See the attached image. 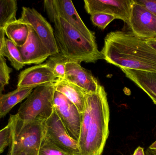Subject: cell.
Instances as JSON below:
<instances>
[{
  "label": "cell",
  "mask_w": 156,
  "mask_h": 155,
  "mask_svg": "<svg viewBox=\"0 0 156 155\" xmlns=\"http://www.w3.org/2000/svg\"><path fill=\"white\" fill-rule=\"evenodd\" d=\"M133 155H145V154L144 151V148L138 147L134 153Z\"/></svg>",
  "instance_id": "f546056e"
},
{
  "label": "cell",
  "mask_w": 156,
  "mask_h": 155,
  "mask_svg": "<svg viewBox=\"0 0 156 155\" xmlns=\"http://www.w3.org/2000/svg\"><path fill=\"white\" fill-rule=\"evenodd\" d=\"M5 85L0 82V94H2L3 91H4Z\"/></svg>",
  "instance_id": "4dcf8cb0"
},
{
  "label": "cell",
  "mask_w": 156,
  "mask_h": 155,
  "mask_svg": "<svg viewBox=\"0 0 156 155\" xmlns=\"http://www.w3.org/2000/svg\"><path fill=\"white\" fill-rule=\"evenodd\" d=\"M4 28H0V57H3L2 56L3 51L5 44V37Z\"/></svg>",
  "instance_id": "4316f807"
},
{
  "label": "cell",
  "mask_w": 156,
  "mask_h": 155,
  "mask_svg": "<svg viewBox=\"0 0 156 155\" xmlns=\"http://www.w3.org/2000/svg\"><path fill=\"white\" fill-rule=\"evenodd\" d=\"M29 35L25 43L18 47L25 65L41 64L51 56L47 48L34 29L28 25Z\"/></svg>",
  "instance_id": "5bb4252c"
},
{
  "label": "cell",
  "mask_w": 156,
  "mask_h": 155,
  "mask_svg": "<svg viewBox=\"0 0 156 155\" xmlns=\"http://www.w3.org/2000/svg\"><path fill=\"white\" fill-rule=\"evenodd\" d=\"M5 35L18 47L23 46L27 41L29 33V26L21 20H15L4 27Z\"/></svg>",
  "instance_id": "ac0fdd59"
},
{
  "label": "cell",
  "mask_w": 156,
  "mask_h": 155,
  "mask_svg": "<svg viewBox=\"0 0 156 155\" xmlns=\"http://www.w3.org/2000/svg\"><path fill=\"white\" fill-rule=\"evenodd\" d=\"M19 20L32 27L52 56L59 54L54 30L46 19L34 8L23 7Z\"/></svg>",
  "instance_id": "8992f818"
},
{
  "label": "cell",
  "mask_w": 156,
  "mask_h": 155,
  "mask_svg": "<svg viewBox=\"0 0 156 155\" xmlns=\"http://www.w3.org/2000/svg\"><path fill=\"white\" fill-rule=\"evenodd\" d=\"M148 150L151 154L156 155V141L149 147Z\"/></svg>",
  "instance_id": "f1b7e54d"
},
{
  "label": "cell",
  "mask_w": 156,
  "mask_h": 155,
  "mask_svg": "<svg viewBox=\"0 0 156 155\" xmlns=\"http://www.w3.org/2000/svg\"><path fill=\"white\" fill-rule=\"evenodd\" d=\"M45 9L48 15H55L63 18L89 40L95 41L94 33L89 30L82 20L70 0H45Z\"/></svg>",
  "instance_id": "52a82bcc"
},
{
  "label": "cell",
  "mask_w": 156,
  "mask_h": 155,
  "mask_svg": "<svg viewBox=\"0 0 156 155\" xmlns=\"http://www.w3.org/2000/svg\"><path fill=\"white\" fill-rule=\"evenodd\" d=\"M115 19L116 18L112 15L101 12L94 14L90 17L93 24L103 30Z\"/></svg>",
  "instance_id": "603a6c76"
},
{
  "label": "cell",
  "mask_w": 156,
  "mask_h": 155,
  "mask_svg": "<svg viewBox=\"0 0 156 155\" xmlns=\"http://www.w3.org/2000/svg\"><path fill=\"white\" fill-rule=\"evenodd\" d=\"M34 88H16L6 94H0V119L5 117L12 108L27 98Z\"/></svg>",
  "instance_id": "e0dca14e"
},
{
  "label": "cell",
  "mask_w": 156,
  "mask_h": 155,
  "mask_svg": "<svg viewBox=\"0 0 156 155\" xmlns=\"http://www.w3.org/2000/svg\"><path fill=\"white\" fill-rule=\"evenodd\" d=\"M134 0H84V8L88 13L112 15L128 24Z\"/></svg>",
  "instance_id": "8fae6325"
},
{
  "label": "cell",
  "mask_w": 156,
  "mask_h": 155,
  "mask_svg": "<svg viewBox=\"0 0 156 155\" xmlns=\"http://www.w3.org/2000/svg\"><path fill=\"white\" fill-rule=\"evenodd\" d=\"M85 94L78 141L80 155H101L109 133L110 108L107 93L100 85L96 92Z\"/></svg>",
  "instance_id": "7a4b0ae2"
},
{
  "label": "cell",
  "mask_w": 156,
  "mask_h": 155,
  "mask_svg": "<svg viewBox=\"0 0 156 155\" xmlns=\"http://www.w3.org/2000/svg\"><path fill=\"white\" fill-rule=\"evenodd\" d=\"M45 137L70 155H80L78 142L69 136L56 113L44 122Z\"/></svg>",
  "instance_id": "9c48e42d"
},
{
  "label": "cell",
  "mask_w": 156,
  "mask_h": 155,
  "mask_svg": "<svg viewBox=\"0 0 156 155\" xmlns=\"http://www.w3.org/2000/svg\"><path fill=\"white\" fill-rule=\"evenodd\" d=\"M51 66L47 62L27 68L18 75L17 88H35L54 84L58 80Z\"/></svg>",
  "instance_id": "7c38bea8"
},
{
  "label": "cell",
  "mask_w": 156,
  "mask_h": 155,
  "mask_svg": "<svg viewBox=\"0 0 156 155\" xmlns=\"http://www.w3.org/2000/svg\"><path fill=\"white\" fill-rule=\"evenodd\" d=\"M65 80L76 86L86 93H95L100 85L90 72L81 66L80 62L74 61L66 63Z\"/></svg>",
  "instance_id": "4fadbf2b"
},
{
  "label": "cell",
  "mask_w": 156,
  "mask_h": 155,
  "mask_svg": "<svg viewBox=\"0 0 156 155\" xmlns=\"http://www.w3.org/2000/svg\"><path fill=\"white\" fill-rule=\"evenodd\" d=\"M54 84L37 86L22 104L16 115L23 122L45 121L55 109Z\"/></svg>",
  "instance_id": "5b68a950"
},
{
  "label": "cell",
  "mask_w": 156,
  "mask_h": 155,
  "mask_svg": "<svg viewBox=\"0 0 156 155\" xmlns=\"http://www.w3.org/2000/svg\"><path fill=\"white\" fill-rule=\"evenodd\" d=\"M128 24L132 32L139 37H156V15L135 0Z\"/></svg>",
  "instance_id": "30bf717a"
},
{
  "label": "cell",
  "mask_w": 156,
  "mask_h": 155,
  "mask_svg": "<svg viewBox=\"0 0 156 155\" xmlns=\"http://www.w3.org/2000/svg\"><path fill=\"white\" fill-rule=\"evenodd\" d=\"M126 77L147 94L156 105V72L121 68Z\"/></svg>",
  "instance_id": "9a60e30c"
},
{
  "label": "cell",
  "mask_w": 156,
  "mask_h": 155,
  "mask_svg": "<svg viewBox=\"0 0 156 155\" xmlns=\"http://www.w3.org/2000/svg\"><path fill=\"white\" fill-rule=\"evenodd\" d=\"M103 59L121 68L156 72V51L132 32L115 31L105 38Z\"/></svg>",
  "instance_id": "6da1fadb"
},
{
  "label": "cell",
  "mask_w": 156,
  "mask_h": 155,
  "mask_svg": "<svg viewBox=\"0 0 156 155\" xmlns=\"http://www.w3.org/2000/svg\"><path fill=\"white\" fill-rule=\"evenodd\" d=\"M12 72V69L7 65L4 57H0V82L5 86L8 85Z\"/></svg>",
  "instance_id": "d4e9b609"
},
{
  "label": "cell",
  "mask_w": 156,
  "mask_h": 155,
  "mask_svg": "<svg viewBox=\"0 0 156 155\" xmlns=\"http://www.w3.org/2000/svg\"><path fill=\"white\" fill-rule=\"evenodd\" d=\"M47 61L51 66L55 75L58 79L65 80L66 74V63L67 60L64 58L60 53L52 56Z\"/></svg>",
  "instance_id": "44dd1931"
},
{
  "label": "cell",
  "mask_w": 156,
  "mask_h": 155,
  "mask_svg": "<svg viewBox=\"0 0 156 155\" xmlns=\"http://www.w3.org/2000/svg\"><path fill=\"white\" fill-rule=\"evenodd\" d=\"M38 155H70L44 137Z\"/></svg>",
  "instance_id": "7402d4cb"
},
{
  "label": "cell",
  "mask_w": 156,
  "mask_h": 155,
  "mask_svg": "<svg viewBox=\"0 0 156 155\" xmlns=\"http://www.w3.org/2000/svg\"><path fill=\"white\" fill-rule=\"evenodd\" d=\"M2 56L3 57H7L11 65L16 71L21 70L25 65L18 47L8 38L5 39Z\"/></svg>",
  "instance_id": "ffe728a7"
},
{
  "label": "cell",
  "mask_w": 156,
  "mask_h": 155,
  "mask_svg": "<svg viewBox=\"0 0 156 155\" xmlns=\"http://www.w3.org/2000/svg\"><path fill=\"white\" fill-rule=\"evenodd\" d=\"M45 121L23 122L16 114L10 116L11 142L8 155H38L45 136Z\"/></svg>",
  "instance_id": "277c9868"
},
{
  "label": "cell",
  "mask_w": 156,
  "mask_h": 155,
  "mask_svg": "<svg viewBox=\"0 0 156 155\" xmlns=\"http://www.w3.org/2000/svg\"><path fill=\"white\" fill-rule=\"evenodd\" d=\"M54 86L56 91L65 96L76 106L82 116L85 105V93L76 86L65 80L58 79Z\"/></svg>",
  "instance_id": "2e32d148"
},
{
  "label": "cell",
  "mask_w": 156,
  "mask_h": 155,
  "mask_svg": "<svg viewBox=\"0 0 156 155\" xmlns=\"http://www.w3.org/2000/svg\"><path fill=\"white\" fill-rule=\"evenodd\" d=\"M54 24V34L59 53L68 61L95 62L103 59L96 42L89 40L63 18L48 15Z\"/></svg>",
  "instance_id": "3957f363"
},
{
  "label": "cell",
  "mask_w": 156,
  "mask_h": 155,
  "mask_svg": "<svg viewBox=\"0 0 156 155\" xmlns=\"http://www.w3.org/2000/svg\"><path fill=\"white\" fill-rule=\"evenodd\" d=\"M17 9L16 0H0V28H4L7 24L16 20Z\"/></svg>",
  "instance_id": "d6986e66"
},
{
  "label": "cell",
  "mask_w": 156,
  "mask_h": 155,
  "mask_svg": "<svg viewBox=\"0 0 156 155\" xmlns=\"http://www.w3.org/2000/svg\"><path fill=\"white\" fill-rule=\"evenodd\" d=\"M11 126L8 124L0 130V154L2 153L7 147L10 146L11 142Z\"/></svg>",
  "instance_id": "cb8c5ba5"
},
{
  "label": "cell",
  "mask_w": 156,
  "mask_h": 155,
  "mask_svg": "<svg viewBox=\"0 0 156 155\" xmlns=\"http://www.w3.org/2000/svg\"><path fill=\"white\" fill-rule=\"evenodd\" d=\"M55 112L66 127L69 136L78 141L81 115L76 106L61 93L55 90L53 98Z\"/></svg>",
  "instance_id": "ba28073f"
},
{
  "label": "cell",
  "mask_w": 156,
  "mask_h": 155,
  "mask_svg": "<svg viewBox=\"0 0 156 155\" xmlns=\"http://www.w3.org/2000/svg\"><path fill=\"white\" fill-rule=\"evenodd\" d=\"M147 44L156 51V37L146 38Z\"/></svg>",
  "instance_id": "83f0119b"
},
{
  "label": "cell",
  "mask_w": 156,
  "mask_h": 155,
  "mask_svg": "<svg viewBox=\"0 0 156 155\" xmlns=\"http://www.w3.org/2000/svg\"><path fill=\"white\" fill-rule=\"evenodd\" d=\"M156 15V0H135Z\"/></svg>",
  "instance_id": "484cf974"
}]
</instances>
